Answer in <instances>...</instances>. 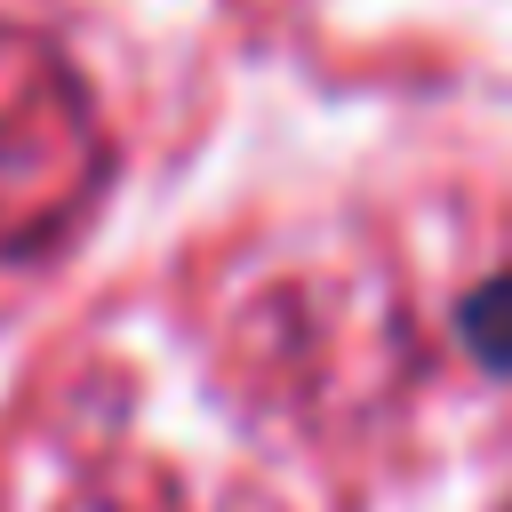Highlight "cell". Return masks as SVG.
<instances>
[{
  "label": "cell",
  "instance_id": "1",
  "mask_svg": "<svg viewBox=\"0 0 512 512\" xmlns=\"http://www.w3.org/2000/svg\"><path fill=\"white\" fill-rule=\"evenodd\" d=\"M456 328H464V352H472L480 368H496V376H512V272H496V280H480V288L464 296V312H456Z\"/></svg>",
  "mask_w": 512,
  "mask_h": 512
}]
</instances>
